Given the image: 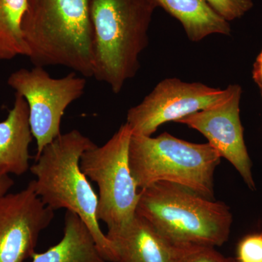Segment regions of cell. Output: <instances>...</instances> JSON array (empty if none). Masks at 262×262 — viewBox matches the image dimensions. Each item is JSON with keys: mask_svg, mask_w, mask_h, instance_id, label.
I'll use <instances>...</instances> for the list:
<instances>
[{"mask_svg": "<svg viewBox=\"0 0 262 262\" xmlns=\"http://www.w3.org/2000/svg\"><path fill=\"white\" fill-rule=\"evenodd\" d=\"M20 28L34 67L61 66L94 77L91 0H27Z\"/></svg>", "mask_w": 262, "mask_h": 262, "instance_id": "1", "label": "cell"}, {"mask_svg": "<svg viewBox=\"0 0 262 262\" xmlns=\"http://www.w3.org/2000/svg\"><path fill=\"white\" fill-rule=\"evenodd\" d=\"M96 146L78 130L61 134L35 158L30 170L36 179L31 182L46 206L54 211L64 208L78 215L89 229L103 258L116 262L113 245L98 220V195L80 167L82 155Z\"/></svg>", "mask_w": 262, "mask_h": 262, "instance_id": "2", "label": "cell"}, {"mask_svg": "<svg viewBox=\"0 0 262 262\" xmlns=\"http://www.w3.org/2000/svg\"><path fill=\"white\" fill-rule=\"evenodd\" d=\"M155 0H91L94 31V77L120 94L140 68L149 44Z\"/></svg>", "mask_w": 262, "mask_h": 262, "instance_id": "3", "label": "cell"}, {"mask_svg": "<svg viewBox=\"0 0 262 262\" xmlns=\"http://www.w3.org/2000/svg\"><path fill=\"white\" fill-rule=\"evenodd\" d=\"M136 213L178 246L220 247L233 222L225 203L165 182L141 189Z\"/></svg>", "mask_w": 262, "mask_h": 262, "instance_id": "4", "label": "cell"}, {"mask_svg": "<svg viewBox=\"0 0 262 262\" xmlns=\"http://www.w3.org/2000/svg\"><path fill=\"white\" fill-rule=\"evenodd\" d=\"M220 155L211 144H195L164 132L157 137L131 136L129 163L139 190L165 182L213 200Z\"/></svg>", "mask_w": 262, "mask_h": 262, "instance_id": "5", "label": "cell"}, {"mask_svg": "<svg viewBox=\"0 0 262 262\" xmlns=\"http://www.w3.org/2000/svg\"><path fill=\"white\" fill-rule=\"evenodd\" d=\"M132 132L126 123L103 145L82 155L80 167L98 187L97 217L108 232L126 227L136 214L140 190L131 173L129 144Z\"/></svg>", "mask_w": 262, "mask_h": 262, "instance_id": "6", "label": "cell"}, {"mask_svg": "<svg viewBox=\"0 0 262 262\" xmlns=\"http://www.w3.org/2000/svg\"><path fill=\"white\" fill-rule=\"evenodd\" d=\"M8 84L27 101L37 155L61 135V123L67 108L83 95L85 77L71 72L61 78H53L43 67L22 68L9 76Z\"/></svg>", "mask_w": 262, "mask_h": 262, "instance_id": "7", "label": "cell"}, {"mask_svg": "<svg viewBox=\"0 0 262 262\" xmlns=\"http://www.w3.org/2000/svg\"><path fill=\"white\" fill-rule=\"evenodd\" d=\"M230 93L201 82L177 78L160 81L142 101L127 111L126 122L133 135L151 136L162 125L176 122L222 102Z\"/></svg>", "mask_w": 262, "mask_h": 262, "instance_id": "8", "label": "cell"}, {"mask_svg": "<svg viewBox=\"0 0 262 262\" xmlns=\"http://www.w3.org/2000/svg\"><path fill=\"white\" fill-rule=\"evenodd\" d=\"M241 95V86L230 84V93L223 101L177 122L203 134L221 158L228 160L248 187L254 190L252 163L245 144L244 127L239 115Z\"/></svg>", "mask_w": 262, "mask_h": 262, "instance_id": "9", "label": "cell"}, {"mask_svg": "<svg viewBox=\"0 0 262 262\" xmlns=\"http://www.w3.org/2000/svg\"><path fill=\"white\" fill-rule=\"evenodd\" d=\"M54 211L36 194L32 182L0 198V262H24L35 253L39 234L51 225Z\"/></svg>", "mask_w": 262, "mask_h": 262, "instance_id": "10", "label": "cell"}, {"mask_svg": "<svg viewBox=\"0 0 262 262\" xmlns=\"http://www.w3.org/2000/svg\"><path fill=\"white\" fill-rule=\"evenodd\" d=\"M116 262H179L184 246L170 242L136 213L126 227L107 232Z\"/></svg>", "mask_w": 262, "mask_h": 262, "instance_id": "11", "label": "cell"}, {"mask_svg": "<svg viewBox=\"0 0 262 262\" xmlns=\"http://www.w3.org/2000/svg\"><path fill=\"white\" fill-rule=\"evenodd\" d=\"M33 138L28 104L15 94L13 108L7 118L0 122V173L22 176L28 171Z\"/></svg>", "mask_w": 262, "mask_h": 262, "instance_id": "12", "label": "cell"}, {"mask_svg": "<svg viewBox=\"0 0 262 262\" xmlns=\"http://www.w3.org/2000/svg\"><path fill=\"white\" fill-rule=\"evenodd\" d=\"M158 7L182 24L188 39L201 42L212 34L229 36V22L221 16L205 0H155Z\"/></svg>", "mask_w": 262, "mask_h": 262, "instance_id": "13", "label": "cell"}, {"mask_svg": "<svg viewBox=\"0 0 262 262\" xmlns=\"http://www.w3.org/2000/svg\"><path fill=\"white\" fill-rule=\"evenodd\" d=\"M32 258V262H108L83 221L70 211L66 213L61 241L46 252L34 253Z\"/></svg>", "mask_w": 262, "mask_h": 262, "instance_id": "14", "label": "cell"}, {"mask_svg": "<svg viewBox=\"0 0 262 262\" xmlns=\"http://www.w3.org/2000/svg\"><path fill=\"white\" fill-rule=\"evenodd\" d=\"M27 0H0V60L27 56L22 35L21 19Z\"/></svg>", "mask_w": 262, "mask_h": 262, "instance_id": "15", "label": "cell"}, {"mask_svg": "<svg viewBox=\"0 0 262 262\" xmlns=\"http://www.w3.org/2000/svg\"><path fill=\"white\" fill-rule=\"evenodd\" d=\"M227 21L242 18L253 6V0H205Z\"/></svg>", "mask_w": 262, "mask_h": 262, "instance_id": "16", "label": "cell"}, {"mask_svg": "<svg viewBox=\"0 0 262 262\" xmlns=\"http://www.w3.org/2000/svg\"><path fill=\"white\" fill-rule=\"evenodd\" d=\"M179 262H237L235 258L227 257L214 247L184 246Z\"/></svg>", "mask_w": 262, "mask_h": 262, "instance_id": "17", "label": "cell"}, {"mask_svg": "<svg viewBox=\"0 0 262 262\" xmlns=\"http://www.w3.org/2000/svg\"><path fill=\"white\" fill-rule=\"evenodd\" d=\"M237 262H262V232L247 234L237 246Z\"/></svg>", "mask_w": 262, "mask_h": 262, "instance_id": "18", "label": "cell"}, {"mask_svg": "<svg viewBox=\"0 0 262 262\" xmlns=\"http://www.w3.org/2000/svg\"><path fill=\"white\" fill-rule=\"evenodd\" d=\"M253 79L260 90L262 97V48L253 67Z\"/></svg>", "mask_w": 262, "mask_h": 262, "instance_id": "19", "label": "cell"}, {"mask_svg": "<svg viewBox=\"0 0 262 262\" xmlns=\"http://www.w3.org/2000/svg\"><path fill=\"white\" fill-rule=\"evenodd\" d=\"M13 185L14 182L10 175L0 173V198L8 194Z\"/></svg>", "mask_w": 262, "mask_h": 262, "instance_id": "20", "label": "cell"}]
</instances>
